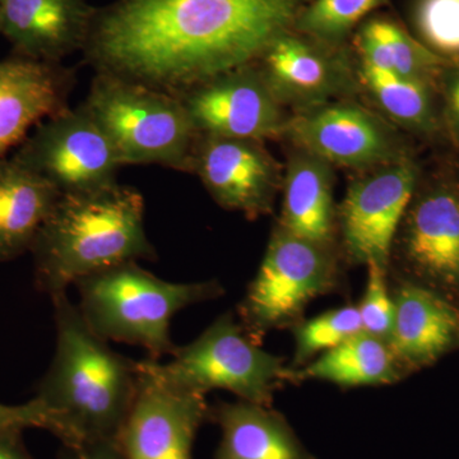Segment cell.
<instances>
[{"label": "cell", "instance_id": "cell-23", "mask_svg": "<svg viewBox=\"0 0 459 459\" xmlns=\"http://www.w3.org/2000/svg\"><path fill=\"white\" fill-rule=\"evenodd\" d=\"M360 63L388 74L428 83L442 63L440 56L389 17L364 21L355 35Z\"/></svg>", "mask_w": 459, "mask_h": 459}, {"label": "cell", "instance_id": "cell-26", "mask_svg": "<svg viewBox=\"0 0 459 459\" xmlns=\"http://www.w3.org/2000/svg\"><path fill=\"white\" fill-rule=\"evenodd\" d=\"M362 332L358 307H344L329 310L295 328V355L292 368H303L314 356L334 349L350 337Z\"/></svg>", "mask_w": 459, "mask_h": 459}, {"label": "cell", "instance_id": "cell-22", "mask_svg": "<svg viewBox=\"0 0 459 459\" xmlns=\"http://www.w3.org/2000/svg\"><path fill=\"white\" fill-rule=\"evenodd\" d=\"M400 368L388 342L362 331L303 369L291 370V379L325 380L340 386L392 385L401 377Z\"/></svg>", "mask_w": 459, "mask_h": 459}, {"label": "cell", "instance_id": "cell-30", "mask_svg": "<svg viewBox=\"0 0 459 459\" xmlns=\"http://www.w3.org/2000/svg\"><path fill=\"white\" fill-rule=\"evenodd\" d=\"M56 459H124L117 439L62 444Z\"/></svg>", "mask_w": 459, "mask_h": 459}, {"label": "cell", "instance_id": "cell-24", "mask_svg": "<svg viewBox=\"0 0 459 459\" xmlns=\"http://www.w3.org/2000/svg\"><path fill=\"white\" fill-rule=\"evenodd\" d=\"M360 78L377 107L407 128H427L431 123L428 83L409 80L360 63Z\"/></svg>", "mask_w": 459, "mask_h": 459}, {"label": "cell", "instance_id": "cell-9", "mask_svg": "<svg viewBox=\"0 0 459 459\" xmlns=\"http://www.w3.org/2000/svg\"><path fill=\"white\" fill-rule=\"evenodd\" d=\"M418 171L407 157L368 170L350 184L340 211L344 247L352 261L388 270L389 259L412 202Z\"/></svg>", "mask_w": 459, "mask_h": 459}, {"label": "cell", "instance_id": "cell-29", "mask_svg": "<svg viewBox=\"0 0 459 459\" xmlns=\"http://www.w3.org/2000/svg\"><path fill=\"white\" fill-rule=\"evenodd\" d=\"M44 429L60 439L62 429L50 410L33 397L27 403L8 406L0 403V429Z\"/></svg>", "mask_w": 459, "mask_h": 459}, {"label": "cell", "instance_id": "cell-15", "mask_svg": "<svg viewBox=\"0 0 459 459\" xmlns=\"http://www.w3.org/2000/svg\"><path fill=\"white\" fill-rule=\"evenodd\" d=\"M74 71L60 63L14 56L0 60V159L31 128L68 108Z\"/></svg>", "mask_w": 459, "mask_h": 459}, {"label": "cell", "instance_id": "cell-2", "mask_svg": "<svg viewBox=\"0 0 459 459\" xmlns=\"http://www.w3.org/2000/svg\"><path fill=\"white\" fill-rule=\"evenodd\" d=\"M50 299L56 352L35 398L59 422L60 443L117 439L137 395L138 361L115 351L99 337L68 292Z\"/></svg>", "mask_w": 459, "mask_h": 459}, {"label": "cell", "instance_id": "cell-5", "mask_svg": "<svg viewBox=\"0 0 459 459\" xmlns=\"http://www.w3.org/2000/svg\"><path fill=\"white\" fill-rule=\"evenodd\" d=\"M83 105L113 143L122 166L156 164L190 172L197 132L174 93L96 72Z\"/></svg>", "mask_w": 459, "mask_h": 459}, {"label": "cell", "instance_id": "cell-3", "mask_svg": "<svg viewBox=\"0 0 459 459\" xmlns=\"http://www.w3.org/2000/svg\"><path fill=\"white\" fill-rule=\"evenodd\" d=\"M36 289L50 298L78 280L126 262L153 261L144 199L119 183L60 195L31 247Z\"/></svg>", "mask_w": 459, "mask_h": 459}, {"label": "cell", "instance_id": "cell-28", "mask_svg": "<svg viewBox=\"0 0 459 459\" xmlns=\"http://www.w3.org/2000/svg\"><path fill=\"white\" fill-rule=\"evenodd\" d=\"M368 282L359 305L362 331L388 342L394 331V301L386 287V271L377 264L368 265Z\"/></svg>", "mask_w": 459, "mask_h": 459}, {"label": "cell", "instance_id": "cell-16", "mask_svg": "<svg viewBox=\"0 0 459 459\" xmlns=\"http://www.w3.org/2000/svg\"><path fill=\"white\" fill-rule=\"evenodd\" d=\"M95 13L86 0H0V33L18 56L60 63L83 50Z\"/></svg>", "mask_w": 459, "mask_h": 459}, {"label": "cell", "instance_id": "cell-32", "mask_svg": "<svg viewBox=\"0 0 459 459\" xmlns=\"http://www.w3.org/2000/svg\"><path fill=\"white\" fill-rule=\"evenodd\" d=\"M449 105H451L452 114L455 115V120L459 123V74L455 77L451 87V92H449Z\"/></svg>", "mask_w": 459, "mask_h": 459}, {"label": "cell", "instance_id": "cell-17", "mask_svg": "<svg viewBox=\"0 0 459 459\" xmlns=\"http://www.w3.org/2000/svg\"><path fill=\"white\" fill-rule=\"evenodd\" d=\"M394 325L388 344L398 364H429L459 342V314L439 295L403 285L394 295Z\"/></svg>", "mask_w": 459, "mask_h": 459}, {"label": "cell", "instance_id": "cell-27", "mask_svg": "<svg viewBox=\"0 0 459 459\" xmlns=\"http://www.w3.org/2000/svg\"><path fill=\"white\" fill-rule=\"evenodd\" d=\"M416 23L434 53L459 56V0H419Z\"/></svg>", "mask_w": 459, "mask_h": 459}, {"label": "cell", "instance_id": "cell-8", "mask_svg": "<svg viewBox=\"0 0 459 459\" xmlns=\"http://www.w3.org/2000/svg\"><path fill=\"white\" fill-rule=\"evenodd\" d=\"M12 159L40 175L62 195L90 192L117 183V151L84 105L42 120Z\"/></svg>", "mask_w": 459, "mask_h": 459}, {"label": "cell", "instance_id": "cell-13", "mask_svg": "<svg viewBox=\"0 0 459 459\" xmlns=\"http://www.w3.org/2000/svg\"><path fill=\"white\" fill-rule=\"evenodd\" d=\"M344 47H333L290 30L255 63L283 107L296 111L346 100L356 90Z\"/></svg>", "mask_w": 459, "mask_h": 459}, {"label": "cell", "instance_id": "cell-33", "mask_svg": "<svg viewBox=\"0 0 459 459\" xmlns=\"http://www.w3.org/2000/svg\"><path fill=\"white\" fill-rule=\"evenodd\" d=\"M0 29H2V18H0Z\"/></svg>", "mask_w": 459, "mask_h": 459}, {"label": "cell", "instance_id": "cell-4", "mask_svg": "<svg viewBox=\"0 0 459 459\" xmlns=\"http://www.w3.org/2000/svg\"><path fill=\"white\" fill-rule=\"evenodd\" d=\"M78 309L89 327L108 342L133 344L160 361L177 344L171 322L190 305L223 294L216 281L178 283L159 279L138 262H126L96 272L74 283Z\"/></svg>", "mask_w": 459, "mask_h": 459}, {"label": "cell", "instance_id": "cell-7", "mask_svg": "<svg viewBox=\"0 0 459 459\" xmlns=\"http://www.w3.org/2000/svg\"><path fill=\"white\" fill-rule=\"evenodd\" d=\"M336 285L337 267L329 247L277 226L258 273L238 305L241 325L255 340L271 329L296 325L310 301Z\"/></svg>", "mask_w": 459, "mask_h": 459}, {"label": "cell", "instance_id": "cell-10", "mask_svg": "<svg viewBox=\"0 0 459 459\" xmlns=\"http://www.w3.org/2000/svg\"><path fill=\"white\" fill-rule=\"evenodd\" d=\"M174 95L197 134L264 142L283 137L290 117L255 65L232 69Z\"/></svg>", "mask_w": 459, "mask_h": 459}, {"label": "cell", "instance_id": "cell-20", "mask_svg": "<svg viewBox=\"0 0 459 459\" xmlns=\"http://www.w3.org/2000/svg\"><path fill=\"white\" fill-rule=\"evenodd\" d=\"M332 166L298 150L282 181L280 228L316 246L329 247L334 234Z\"/></svg>", "mask_w": 459, "mask_h": 459}, {"label": "cell", "instance_id": "cell-21", "mask_svg": "<svg viewBox=\"0 0 459 459\" xmlns=\"http://www.w3.org/2000/svg\"><path fill=\"white\" fill-rule=\"evenodd\" d=\"M404 250L420 271L459 285V198L437 190L406 212Z\"/></svg>", "mask_w": 459, "mask_h": 459}, {"label": "cell", "instance_id": "cell-14", "mask_svg": "<svg viewBox=\"0 0 459 459\" xmlns=\"http://www.w3.org/2000/svg\"><path fill=\"white\" fill-rule=\"evenodd\" d=\"M190 172L217 204L250 220L271 212L282 186L280 165L259 141L197 134Z\"/></svg>", "mask_w": 459, "mask_h": 459}, {"label": "cell", "instance_id": "cell-6", "mask_svg": "<svg viewBox=\"0 0 459 459\" xmlns=\"http://www.w3.org/2000/svg\"><path fill=\"white\" fill-rule=\"evenodd\" d=\"M256 341L234 314L226 313L195 341L178 346L170 361H146L160 379L181 391L207 394L223 389L238 400L270 406L276 389L291 379V369Z\"/></svg>", "mask_w": 459, "mask_h": 459}, {"label": "cell", "instance_id": "cell-11", "mask_svg": "<svg viewBox=\"0 0 459 459\" xmlns=\"http://www.w3.org/2000/svg\"><path fill=\"white\" fill-rule=\"evenodd\" d=\"M283 137L331 166L367 171L401 159L391 126L347 100L296 111Z\"/></svg>", "mask_w": 459, "mask_h": 459}, {"label": "cell", "instance_id": "cell-1", "mask_svg": "<svg viewBox=\"0 0 459 459\" xmlns=\"http://www.w3.org/2000/svg\"><path fill=\"white\" fill-rule=\"evenodd\" d=\"M310 0H117L96 9L83 53L104 72L178 93L255 65Z\"/></svg>", "mask_w": 459, "mask_h": 459}, {"label": "cell", "instance_id": "cell-25", "mask_svg": "<svg viewBox=\"0 0 459 459\" xmlns=\"http://www.w3.org/2000/svg\"><path fill=\"white\" fill-rule=\"evenodd\" d=\"M388 0H310L296 20L295 31L343 47L349 36L371 12Z\"/></svg>", "mask_w": 459, "mask_h": 459}, {"label": "cell", "instance_id": "cell-18", "mask_svg": "<svg viewBox=\"0 0 459 459\" xmlns=\"http://www.w3.org/2000/svg\"><path fill=\"white\" fill-rule=\"evenodd\" d=\"M222 437L214 459H316L286 419L270 406L241 401L210 409Z\"/></svg>", "mask_w": 459, "mask_h": 459}, {"label": "cell", "instance_id": "cell-31", "mask_svg": "<svg viewBox=\"0 0 459 459\" xmlns=\"http://www.w3.org/2000/svg\"><path fill=\"white\" fill-rule=\"evenodd\" d=\"M0 459H35L23 442L22 429H0Z\"/></svg>", "mask_w": 459, "mask_h": 459}, {"label": "cell", "instance_id": "cell-12", "mask_svg": "<svg viewBox=\"0 0 459 459\" xmlns=\"http://www.w3.org/2000/svg\"><path fill=\"white\" fill-rule=\"evenodd\" d=\"M140 385L117 435L124 459H193L199 428L210 419L205 394L169 385L138 361Z\"/></svg>", "mask_w": 459, "mask_h": 459}, {"label": "cell", "instance_id": "cell-19", "mask_svg": "<svg viewBox=\"0 0 459 459\" xmlns=\"http://www.w3.org/2000/svg\"><path fill=\"white\" fill-rule=\"evenodd\" d=\"M62 193L13 159H0V262L31 252Z\"/></svg>", "mask_w": 459, "mask_h": 459}]
</instances>
